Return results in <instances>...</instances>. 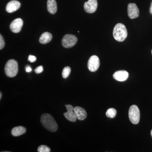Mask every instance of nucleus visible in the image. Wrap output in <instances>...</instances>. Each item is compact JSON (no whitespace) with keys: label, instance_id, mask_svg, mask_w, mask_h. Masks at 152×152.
I'll return each instance as SVG.
<instances>
[{"label":"nucleus","instance_id":"nucleus-1","mask_svg":"<svg viewBox=\"0 0 152 152\" xmlns=\"http://www.w3.org/2000/svg\"><path fill=\"white\" fill-rule=\"evenodd\" d=\"M41 122L44 127L51 132H56L58 125L53 117L48 114H44L41 118Z\"/></svg>","mask_w":152,"mask_h":152},{"label":"nucleus","instance_id":"nucleus-2","mask_svg":"<svg viewBox=\"0 0 152 152\" xmlns=\"http://www.w3.org/2000/svg\"><path fill=\"white\" fill-rule=\"evenodd\" d=\"M114 39L119 42H122L126 39L128 36V32L124 25L118 23L115 26L113 31Z\"/></svg>","mask_w":152,"mask_h":152},{"label":"nucleus","instance_id":"nucleus-3","mask_svg":"<svg viewBox=\"0 0 152 152\" xmlns=\"http://www.w3.org/2000/svg\"><path fill=\"white\" fill-rule=\"evenodd\" d=\"M6 75L10 77H15L18 72V66L16 61L11 59L8 61L5 66Z\"/></svg>","mask_w":152,"mask_h":152},{"label":"nucleus","instance_id":"nucleus-4","mask_svg":"<svg viewBox=\"0 0 152 152\" xmlns=\"http://www.w3.org/2000/svg\"><path fill=\"white\" fill-rule=\"evenodd\" d=\"M130 121L134 124H137L140 120V110L137 106L133 105L131 106L129 111Z\"/></svg>","mask_w":152,"mask_h":152},{"label":"nucleus","instance_id":"nucleus-5","mask_svg":"<svg viewBox=\"0 0 152 152\" xmlns=\"http://www.w3.org/2000/svg\"><path fill=\"white\" fill-rule=\"evenodd\" d=\"M77 42V39L75 36L72 34H66L64 36L62 40V44L66 48L74 46Z\"/></svg>","mask_w":152,"mask_h":152},{"label":"nucleus","instance_id":"nucleus-6","mask_svg":"<svg viewBox=\"0 0 152 152\" xmlns=\"http://www.w3.org/2000/svg\"><path fill=\"white\" fill-rule=\"evenodd\" d=\"M100 66V61L96 56H93L90 57L88 63V67L91 72H96Z\"/></svg>","mask_w":152,"mask_h":152},{"label":"nucleus","instance_id":"nucleus-7","mask_svg":"<svg viewBox=\"0 0 152 152\" xmlns=\"http://www.w3.org/2000/svg\"><path fill=\"white\" fill-rule=\"evenodd\" d=\"M98 2L97 0H88L84 5L85 12L88 13L95 12L97 9Z\"/></svg>","mask_w":152,"mask_h":152},{"label":"nucleus","instance_id":"nucleus-8","mask_svg":"<svg viewBox=\"0 0 152 152\" xmlns=\"http://www.w3.org/2000/svg\"><path fill=\"white\" fill-rule=\"evenodd\" d=\"M140 11L135 4L130 3L128 6V16L130 18L133 19L137 18L139 16Z\"/></svg>","mask_w":152,"mask_h":152},{"label":"nucleus","instance_id":"nucleus-9","mask_svg":"<svg viewBox=\"0 0 152 152\" xmlns=\"http://www.w3.org/2000/svg\"><path fill=\"white\" fill-rule=\"evenodd\" d=\"M66 108L67 109L66 113H64V115L65 117L68 120L71 122H75L77 121V117L76 114L74 112V107L71 105H66Z\"/></svg>","mask_w":152,"mask_h":152},{"label":"nucleus","instance_id":"nucleus-10","mask_svg":"<svg viewBox=\"0 0 152 152\" xmlns=\"http://www.w3.org/2000/svg\"><path fill=\"white\" fill-rule=\"evenodd\" d=\"M23 20L21 18H17L11 23L10 25V28L12 32L18 33L20 32L23 27Z\"/></svg>","mask_w":152,"mask_h":152},{"label":"nucleus","instance_id":"nucleus-11","mask_svg":"<svg viewBox=\"0 0 152 152\" xmlns=\"http://www.w3.org/2000/svg\"><path fill=\"white\" fill-rule=\"evenodd\" d=\"M21 6V4L18 1L13 0L9 2L6 6V11L8 13H12L18 10Z\"/></svg>","mask_w":152,"mask_h":152},{"label":"nucleus","instance_id":"nucleus-12","mask_svg":"<svg viewBox=\"0 0 152 152\" xmlns=\"http://www.w3.org/2000/svg\"><path fill=\"white\" fill-rule=\"evenodd\" d=\"M129 75V73L127 71L121 70L116 72L113 74V77L118 81L124 82L127 80Z\"/></svg>","mask_w":152,"mask_h":152},{"label":"nucleus","instance_id":"nucleus-13","mask_svg":"<svg viewBox=\"0 0 152 152\" xmlns=\"http://www.w3.org/2000/svg\"><path fill=\"white\" fill-rule=\"evenodd\" d=\"M74 111L76 114L77 118L80 121L84 120L86 118V112L83 108L80 107H74Z\"/></svg>","mask_w":152,"mask_h":152},{"label":"nucleus","instance_id":"nucleus-14","mask_svg":"<svg viewBox=\"0 0 152 152\" xmlns=\"http://www.w3.org/2000/svg\"><path fill=\"white\" fill-rule=\"evenodd\" d=\"M47 9L50 13L54 15L57 11V3L56 0H48Z\"/></svg>","mask_w":152,"mask_h":152},{"label":"nucleus","instance_id":"nucleus-15","mask_svg":"<svg viewBox=\"0 0 152 152\" xmlns=\"http://www.w3.org/2000/svg\"><path fill=\"white\" fill-rule=\"evenodd\" d=\"M52 38L53 37L50 33L46 32L42 34L39 41L41 44H46L50 42L51 41Z\"/></svg>","mask_w":152,"mask_h":152},{"label":"nucleus","instance_id":"nucleus-16","mask_svg":"<svg viewBox=\"0 0 152 152\" xmlns=\"http://www.w3.org/2000/svg\"><path fill=\"white\" fill-rule=\"evenodd\" d=\"M26 131V129L23 127L17 126L12 129L11 133L14 137H18L24 134Z\"/></svg>","mask_w":152,"mask_h":152},{"label":"nucleus","instance_id":"nucleus-17","mask_svg":"<svg viewBox=\"0 0 152 152\" xmlns=\"http://www.w3.org/2000/svg\"><path fill=\"white\" fill-rule=\"evenodd\" d=\"M116 114V110L114 108L109 109L106 113V116L109 118H115Z\"/></svg>","mask_w":152,"mask_h":152},{"label":"nucleus","instance_id":"nucleus-18","mask_svg":"<svg viewBox=\"0 0 152 152\" xmlns=\"http://www.w3.org/2000/svg\"><path fill=\"white\" fill-rule=\"evenodd\" d=\"M71 68L69 66H66L64 68L62 71V77L64 79L66 78L71 73Z\"/></svg>","mask_w":152,"mask_h":152},{"label":"nucleus","instance_id":"nucleus-19","mask_svg":"<svg viewBox=\"0 0 152 152\" xmlns=\"http://www.w3.org/2000/svg\"><path fill=\"white\" fill-rule=\"evenodd\" d=\"M50 149L46 145H41L38 148V152H50Z\"/></svg>","mask_w":152,"mask_h":152},{"label":"nucleus","instance_id":"nucleus-20","mask_svg":"<svg viewBox=\"0 0 152 152\" xmlns=\"http://www.w3.org/2000/svg\"><path fill=\"white\" fill-rule=\"evenodd\" d=\"M36 74H40L43 72V67L42 66H40L37 67L34 70Z\"/></svg>","mask_w":152,"mask_h":152},{"label":"nucleus","instance_id":"nucleus-21","mask_svg":"<svg viewBox=\"0 0 152 152\" xmlns=\"http://www.w3.org/2000/svg\"><path fill=\"white\" fill-rule=\"evenodd\" d=\"M5 45L4 41L1 35H0V49L2 50L4 48Z\"/></svg>","mask_w":152,"mask_h":152},{"label":"nucleus","instance_id":"nucleus-22","mask_svg":"<svg viewBox=\"0 0 152 152\" xmlns=\"http://www.w3.org/2000/svg\"><path fill=\"white\" fill-rule=\"evenodd\" d=\"M37 60V58L35 56H32V55H30L28 57V61H30V62L33 63L35 62Z\"/></svg>","mask_w":152,"mask_h":152},{"label":"nucleus","instance_id":"nucleus-23","mask_svg":"<svg viewBox=\"0 0 152 152\" xmlns=\"http://www.w3.org/2000/svg\"><path fill=\"white\" fill-rule=\"evenodd\" d=\"M26 70L27 72H31L32 69L29 66H27L26 67Z\"/></svg>","mask_w":152,"mask_h":152},{"label":"nucleus","instance_id":"nucleus-24","mask_svg":"<svg viewBox=\"0 0 152 152\" xmlns=\"http://www.w3.org/2000/svg\"><path fill=\"white\" fill-rule=\"evenodd\" d=\"M150 13L152 14V4L151 7V9H150Z\"/></svg>","mask_w":152,"mask_h":152},{"label":"nucleus","instance_id":"nucleus-25","mask_svg":"<svg viewBox=\"0 0 152 152\" xmlns=\"http://www.w3.org/2000/svg\"><path fill=\"white\" fill-rule=\"evenodd\" d=\"M1 97H2V94L1 93H0V99H1Z\"/></svg>","mask_w":152,"mask_h":152},{"label":"nucleus","instance_id":"nucleus-26","mask_svg":"<svg viewBox=\"0 0 152 152\" xmlns=\"http://www.w3.org/2000/svg\"><path fill=\"white\" fill-rule=\"evenodd\" d=\"M151 136H152V130H151Z\"/></svg>","mask_w":152,"mask_h":152},{"label":"nucleus","instance_id":"nucleus-27","mask_svg":"<svg viewBox=\"0 0 152 152\" xmlns=\"http://www.w3.org/2000/svg\"><path fill=\"white\" fill-rule=\"evenodd\" d=\"M151 53H152V50Z\"/></svg>","mask_w":152,"mask_h":152}]
</instances>
